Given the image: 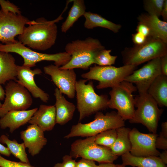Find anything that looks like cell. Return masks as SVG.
Returning a JSON list of instances; mask_svg holds the SVG:
<instances>
[{
  "label": "cell",
  "instance_id": "obj_30",
  "mask_svg": "<svg viewBox=\"0 0 167 167\" xmlns=\"http://www.w3.org/2000/svg\"><path fill=\"white\" fill-rule=\"evenodd\" d=\"M111 50L101 49L95 55L94 58V64L99 66H110L114 64L117 56L110 54Z\"/></svg>",
  "mask_w": 167,
  "mask_h": 167
},
{
  "label": "cell",
  "instance_id": "obj_26",
  "mask_svg": "<svg viewBox=\"0 0 167 167\" xmlns=\"http://www.w3.org/2000/svg\"><path fill=\"white\" fill-rule=\"evenodd\" d=\"M131 129L124 126L116 129L117 137L110 148L114 155L118 156L130 152L131 144L129 138Z\"/></svg>",
  "mask_w": 167,
  "mask_h": 167
},
{
  "label": "cell",
  "instance_id": "obj_15",
  "mask_svg": "<svg viewBox=\"0 0 167 167\" xmlns=\"http://www.w3.org/2000/svg\"><path fill=\"white\" fill-rule=\"evenodd\" d=\"M45 74L49 75L54 84L62 94L70 99L74 98L75 93L76 75L74 69H61L53 65L45 66Z\"/></svg>",
  "mask_w": 167,
  "mask_h": 167
},
{
  "label": "cell",
  "instance_id": "obj_42",
  "mask_svg": "<svg viewBox=\"0 0 167 167\" xmlns=\"http://www.w3.org/2000/svg\"><path fill=\"white\" fill-rule=\"evenodd\" d=\"M159 157L165 164H167V150H164L160 153Z\"/></svg>",
  "mask_w": 167,
  "mask_h": 167
},
{
  "label": "cell",
  "instance_id": "obj_11",
  "mask_svg": "<svg viewBox=\"0 0 167 167\" xmlns=\"http://www.w3.org/2000/svg\"><path fill=\"white\" fill-rule=\"evenodd\" d=\"M6 97L0 109V117H2L12 110H25L32 103L28 91L16 82L11 80L5 87Z\"/></svg>",
  "mask_w": 167,
  "mask_h": 167
},
{
  "label": "cell",
  "instance_id": "obj_22",
  "mask_svg": "<svg viewBox=\"0 0 167 167\" xmlns=\"http://www.w3.org/2000/svg\"><path fill=\"white\" fill-rule=\"evenodd\" d=\"M15 59L10 53L0 51V84L17 80V66Z\"/></svg>",
  "mask_w": 167,
  "mask_h": 167
},
{
  "label": "cell",
  "instance_id": "obj_16",
  "mask_svg": "<svg viewBox=\"0 0 167 167\" xmlns=\"http://www.w3.org/2000/svg\"><path fill=\"white\" fill-rule=\"evenodd\" d=\"M42 73L39 68L33 70L30 67L23 65L17 66V73L16 82L25 88L35 98H39L44 102H47L49 95L39 88L35 82L34 77Z\"/></svg>",
  "mask_w": 167,
  "mask_h": 167
},
{
  "label": "cell",
  "instance_id": "obj_7",
  "mask_svg": "<svg viewBox=\"0 0 167 167\" xmlns=\"http://www.w3.org/2000/svg\"><path fill=\"white\" fill-rule=\"evenodd\" d=\"M0 51L19 54L23 58V65L30 68L35 66L37 62L44 61H54L55 66L60 67L66 64L71 58V55L66 52L49 54L34 51L18 41L9 44L0 43Z\"/></svg>",
  "mask_w": 167,
  "mask_h": 167
},
{
  "label": "cell",
  "instance_id": "obj_28",
  "mask_svg": "<svg viewBox=\"0 0 167 167\" xmlns=\"http://www.w3.org/2000/svg\"><path fill=\"white\" fill-rule=\"evenodd\" d=\"M0 143L6 144L11 154L19 159L21 162L29 163L25 151L26 148L24 143H19L15 139L11 140L5 135L0 137Z\"/></svg>",
  "mask_w": 167,
  "mask_h": 167
},
{
  "label": "cell",
  "instance_id": "obj_44",
  "mask_svg": "<svg viewBox=\"0 0 167 167\" xmlns=\"http://www.w3.org/2000/svg\"><path fill=\"white\" fill-rule=\"evenodd\" d=\"M5 91L0 84V100H3L5 98Z\"/></svg>",
  "mask_w": 167,
  "mask_h": 167
},
{
  "label": "cell",
  "instance_id": "obj_38",
  "mask_svg": "<svg viewBox=\"0 0 167 167\" xmlns=\"http://www.w3.org/2000/svg\"><path fill=\"white\" fill-rule=\"evenodd\" d=\"M147 38L137 32L132 35V40L135 45H139L143 44L146 41Z\"/></svg>",
  "mask_w": 167,
  "mask_h": 167
},
{
  "label": "cell",
  "instance_id": "obj_17",
  "mask_svg": "<svg viewBox=\"0 0 167 167\" xmlns=\"http://www.w3.org/2000/svg\"><path fill=\"white\" fill-rule=\"evenodd\" d=\"M44 131L36 125L31 124L20 132V138L30 155L33 156L39 154L47 143Z\"/></svg>",
  "mask_w": 167,
  "mask_h": 167
},
{
  "label": "cell",
  "instance_id": "obj_45",
  "mask_svg": "<svg viewBox=\"0 0 167 167\" xmlns=\"http://www.w3.org/2000/svg\"><path fill=\"white\" fill-rule=\"evenodd\" d=\"M116 165L117 167H126L125 166L122 165L121 164H117Z\"/></svg>",
  "mask_w": 167,
  "mask_h": 167
},
{
  "label": "cell",
  "instance_id": "obj_41",
  "mask_svg": "<svg viewBox=\"0 0 167 167\" xmlns=\"http://www.w3.org/2000/svg\"><path fill=\"white\" fill-rule=\"evenodd\" d=\"M0 154L9 157L11 153L7 147H6L0 143Z\"/></svg>",
  "mask_w": 167,
  "mask_h": 167
},
{
  "label": "cell",
  "instance_id": "obj_2",
  "mask_svg": "<svg viewBox=\"0 0 167 167\" xmlns=\"http://www.w3.org/2000/svg\"><path fill=\"white\" fill-rule=\"evenodd\" d=\"M104 49V46L98 39L91 37L84 40L72 41L67 43L65 48V52L71 56V58L66 64L59 68L88 69L94 64V58L96 53Z\"/></svg>",
  "mask_w": 167,
  "mask_h": 167
},
{
  "label": "cell",
  "instance_id": "obj_27",
  "mask_svg": "<svg viewBox=\"0 0 167 167\" xmlns=\"http://www.w3.org/2000/svg\"><path fill=\"white\" fill-rule=\"evenodd\" d=\"M73 5L68 15L61 27V31L66 33L79 18L86 12V7L83 0H74Z\"/></svg>",
  "mask_w": 167,
  "mask_h": 167
},
{
  "label": "cell",
  "instance_id": "obj_25",
  "mask_svg": "<svg viewBox=\"0 0 167 167\" xmlns=\"http://www.w3.org/2000/svg\"><path fill=\"white\" fill-rule=\"evenodd\" d=\"M85 18L84 27L92 29L97 27L107 28L114 33L118 32L122 26L115 24L98 14L90 11L86 12L83 15Z\"/></svg>",
  "mask_w": 167,
  "mask_h": 167
},
{
  "label": "cell",
  "instance_id": "obj_36",
  "mask_svg": "<svg viewBox=\"0 0 167 167\" xmlns=\"http://www.w3.org/2000/svg\"><path fill=\"white\" fill-rule=\"evenodd\" d=\"M95 161L82 158L76 162L75 167H98Z\"/></svg>",
  "mask_w": 167,
  "mask_h": 167
},
{
  "label": "cell",
  "instance_id": "obj_9",
  "mask_svg": "<svg viewBox=\"0 0 167 167\" xmlns=\"http://www.w3.org/2000/svg\"><path fill=\"white\" fill-rule=\"evenodd\" d=\"M95 138V136H92L74 141L71 145L70 155L72 158L80 157L99 164L113 163L118 156L113 154L109 148L97 144Z\"/></svg>",
  "mask_w": 167,
  "mask_h": 167
},
{
  "label": "cell",
  "instance_id": "obj_31",
  "mask_svg": "<svg viewBox=\"0 0 167 167\" xmlns=\"http://www.w3.org/2000/svg\"><path fill=\"white\" fill-rule=\"evenodd\" d=\"M164 0H145L143 1L144 9L150 15L158 17L161 15Z\"/></svg>",
  "mask_w": 167,
  "mask_h": 167
},
{
  "label": "cell",
  "instance_id": "obj_5",
  "mask_svg": "<svg viewBox=\"0 0 167 167\" xmlns=\"http://www.w3.org/2000/svg\"><path fill=\"white\" fill-rule=\"evenodd\" d=\"M124 65L137 66L154 58L167 55V45L161 40L152 37L139 45L126 48L122 52Z\"/></svg>",
  "mask_w": 167,
  "mask_h": 167
},
{
  "label": "cell",
  "instance_id": "obj_32",
  "mask_svg": "<svg viewBox=\"0 0 167 167\" xmlns=\"http://www.w3.org/2000/svg\"><path fill=\"white\" fill-rule=\"evenodd\" d=\"M161 127V131L156 139V147L157 149L167 150V122H163Z\"/></svg>",
  "mask_w": 167,
  "mask_h": 167
},
{
  "label": "cell",
  "instance_id": "obj_39",
  "mask_svg": "<svg viewBox=\"0 0 167 167\" xmlns=\"http://www.w3.org/2000/svg\"><path fill=\"white\" fill-rule=\"evenodd\" d=\"M161 74L167 76V55L160 58Z\"/></svg>",
  "mask_w": 167,
  "mask_h": 167
},
{
  "label": "cell",
  "instance_id": "obj_46",
  "mask_svg": "<svg viewBox=\"0 0 167 167\" xmlns=\"http://www.w3.org/2000/svg\"><path fill=\"white\" fill-rule=\"evenodd\" d=\"M2 104L1 103V102H0V109H1V107H2Z\"/></svg>",
  "mask_w": 167,
  "mask_h": 167
},
{
  "label": "cell",
  "instance_id": "obj_14",
  "mask_svg": "<svg viewBox=\"0 0 167 167\" xmlns=\"http://www.w3.org/2000/svg\"><path fill=\"white\" fill-rule=\"evenodd\" d=\"M158 135L157 134L141 133L135 128L131 130L129 133L131 144L130 153L137 157L159 156L160 152L155 145Z\"/></svg>",
  "mask_w": 167,
  "mask_h": 167
},
{
  "label": "cell",
  "instance_id": "obj_21",
  "mask_svg": "<svg viewBox=\"0 0 167 167\" xmlns=\"http://www.w3.org/2000/svg\"><path fill=\"white\" fill-rule=\"evenodd\" d=\"M139 22L147 26L150 30L151 37L161 39L167 44V22L159 17L148 14H141L137 18Z\"/></svg>",
  "mask_w": 167,
  "mask_h": 167
},
{
  "label": "cell",
  "instance_id": "obj_13",
  "mask_svg": "<svg viewBox=\"0 0 167 167\" xmlns=\"http://www.w3.org/2000/svg\"><path fill=\"white\" fill-rule=\"evenodd\" d=\"M161 74L160 58L149 61L140 68L134 71L124 81L134 84L139 94L147 92L154 79Z\"/></svg>",
  "mask_w": 167,
  "mask_h": 167
},
{
  "label": "cell",
  "instance_id": "obj_40",
  "mask_svg": "<svg viewBox=\"0 0 167 167\" xmlns=\"http://www.w3.org/2000/svg\"><path fill=\"white\" fill-rule=\"evenodd\" d=\"M164 21H167V0H164V2L162 8L161 15Z\"/></svg>",
  "mask_w": 167,
  "mask_h": 167
},
{
  "label": "cell",
  "instance_id": "obj_19",
  "mask_svg": "<svg viewBox=\"0 0 167 167\" xmlns=\"http://www.w3.org/2000/svg\"><path fill=\"white\" fill-rule=\"evenodd\" d=\"M56 117L55 105H41L28 123L36 125L44 132L50 131L56 124Z\"/></svg>",
  "mask_w": 167,
  "mask_h": 167
},
{
  "label": "cell",
  "instance_id": "obj_18",
  "mask_svg": "<svg viewBox=\"0 0 167 167\" xmlns=\"http://www.w3.org/2000/svg\"><path fill=\"white\" fill-rule=\"evenodd\" d=\"M35 108L29 110H12L6 113L0 119V127L2 129L9 128L12 133L15 130L27 122L37 110Z\"/></svg>",
  "mask_w": 167,
  "mask_h": 167
},
{
  "label": "cell",
  "instance_id": "obj_6",
  "mask_svg": "<svg viewBox=\"0 0 167 167\" xmlns=\"http://www.w3.org/2000/svg\"><path fill=\"white\" fill-rule=\"evenodd\" d=\"M137 66L124 65L120 67L110 66H94L90 67L89 71L82 74V78L98 81L96 88L102 89L112 88L124 81L125 78L136 70Z\"/></svg>",
  "mask_w": 167,
  "mask_h": 167
},
{
  "label": "cell",
  "instance_id": "obj_23",
  "mask_svg": "<svg viewBox=\"0 0 167 167\" xmlns=\"http://www.w3.org/2000/svg\"><path fill=\"white\" fill-rule=\"evenodd\" d=\"M147 92L160 107L167 106V76L158 75L149 86Z\"/></svg>",
  "mask_w": 167,
  "mask_h": 167
},
{
  "label": "cell",
  "instance_id": "obj_3",
  "mask_svg": "<svg viewBox=\"0 0 167 167\" xmlns=\"http://www.w3.org/2000/svg\"><path fill=\"white\" fill-rule=\"evenodd\" d=\"M81 79L75 84L77 107L80 121L86 117L108 108L109 100L106 95H98L95 92L93 82Z\"/></svg>",
  "mask_w": 167,
  "mask_h": 167
},
{
  "label": "cell",
  "instance_id": "obj_35",
  "mask_svg": "<svg viewBox=\"0 0 167 167\" xmlns=\"http://www.w3.org/2000/svg\"><path fill=\"white\" fill-rule=\"evenodd\" d=\"M70 155H65L62 157V162L56 164L53 167H75L76 162Z\"/></svg>",
  "mask_w": 167,
  "mask_h": 167
},
{
  "label": "cell",
  "instance_id": "obj_33",
  "mask_svg": "<svg viewBox=\"0 0 167 167\" xmlns=\"http://www.w3.org/2000/svg\"><path fill=\"white\" fill-rule=\"evenodd\" d=\"M0 6L1 10L4 12H10L16 15L21 14L20 9L8 0H0Z\"/></svg>",
  "mask_w": 167,
  "mask_h": 167
},
{
  "label": "cell",
  "instance_id": "obj_24",
  "mask_svg": "<svg viewBox=\"0 0 167 167\" xmlns=\"http://www.w3.org/2000/svg\"><path fill=\"white\" fill-rule=\"evenodd\" d=\"M122 165L133 167H167L158 156H149L137 157L131 155L130 152L121 156Z\"/></svg>",
  "mask_w": 167,
  "mask_h": 167
},
{
  "label": "cell",
  "instance_id": "obj_12",
  "mask_svg": "<svg viewBox=\"0 0 167 167\" xmlns=\"http://www.w3.org/2000/svg\"><path fill=\"white\" fill-rule=\"evenodd\" d=\"M30 20L21 14L5 13L0 10V41L4 44L13 43L17 36L23 32Z\"/></svg>",
  "mask_w": 167,
  "mask_h": 167
},
{
  "label": "cell",
  "instance_id": "obj_4",
  "mask_svg": "<svg viewBox=\"0 0 167 167\" xmlns=\"http://www.w3.org/2000/svg\"><path fill=\"white\" fill-rule=\"evenodd\" d=\"M125 125V121L116 112L113 111L105 114L100 111L96 113L92 121L85 124L79 122L73 125L70 132L64 138L94 136L104 131L117 129Z\"/></svg>",
  "mask_w": 167,
  "mask_h": 167
},
{
  "label": "cell",
  "instance_id": "obj_37",
  "mask_svg": "<svg viewBox=\"0 0 167 167\" xmlns=\"http://www.w3.org/2000/svg\"><path fill=\"white\" fill-rule=\"evenodd\" d=\"M137 32L140 33L146 37H151V32L148 27L146 25L139 22L136 27Z\"/></svg>",
  "mask_w": 167,
  "mask_h": 167
},
{
  "label": "cell",
  "instance_id": "obj_34",
  "mask_svg": "<svg viewBox=\"0 0 167 167\" xmlns=\"http://www.w3.org/2000/svg\"><path fill=\"white\" fill-rule=\"evenodd\" d=\"M0 167H35L29 163L17 162L5 159L0 154Z\"/></svg>",
  "mask_w": 167,
  "mask_h": 167
},
{
  "label": "cell",
  "instance_id": "obj_43",
  "mask_svg": "<svg viewBox=\"0 0 167 167\" xmlns=\"http://www.w3.org/2000/svg\"><path fill=\"white\" fill-rule=\"evenodd\" d=\"M98 167H117L116 165L113 163H106L100 164Z\"/></svg>",
  "mask_w": 167,
  "mask_h": 167
},
{
  "label": "cell",
  "instance_id": "obj_29",
  "mask_svg": "<svg viewBox=\"0 0 167 167\" xmlns=\"http://www.w3.org/2000/svg\"><path fill=\"white\" fill-rule=\"evenodd\" d=\"M117 137L116 129L107 130L95 136V142L97 144L110 148Z\"/></svg>",
  "mask_w": 167,
  "mask_h": 167
},
{
  "label": "cell",
  "instance_id": "obj_8",
  "mask_svg": "<svg viewBox=\"0 0 167 167\" xmlns=\"http://www.w3.org/2000/svg\"><path fill=\"white\" fill-rule=\"evenodd\" d=\"M135 110L131 123H141L152 133L156 134L158 124L163 110L147 92L139 94L135 98Z\"/></svg>",
  "mask_w": 167,
  "mask_h": 167
},
{
  "label": "cell",
  "instance_id": "obj_1",
  "mask_svg": "<svg viewBox=\"0 0 167 167\" xmlns=\"http://www.w3.org/2000/svg\"><path fill=\"white\" fill-rule=\"evenodd\" d=\"M63 19L62 14L56 19L47 20L43 17L29 21L22 33L18 36V41L28 48L45 51L55 43L58 29L55 24Z\"/></svg>",
  "mask_w": 167,
  "mask_h": 167
},
{
  "label": "cell",
  "instance_id": "obj_20",
  "mask_svg": "<svg viewBox=\"0 0 167 167\" xmlns=\"http://www.w3.org/2000/svg\"><path fill=\"white\" fill-rule=\"evenodd\" d=\"M56 102V123L61 125L67 123L73 116L76 108L72 103L68 101L58 88L55 89Z\"/></svg>",
  "mask_w": 167,
  "mask_h": 167
},
{
  "label": "cell",
  "instance_id": "obj_10",
  "mask_svg": "<svg viewBox=\"0 0 167 167\" xmlns=\"http://www.w3.org/2000/svg\"><path fill=\"white\" fill-rule=\"evenodd\" d=\"M137 89L133 84L123 81L112 88L108 107L117 110V113L124 120L132 119L135 112V98L132 93Z\"/></svg>",
  "mask_w": 167,
  "mask_h": 167
}]
</instances>
